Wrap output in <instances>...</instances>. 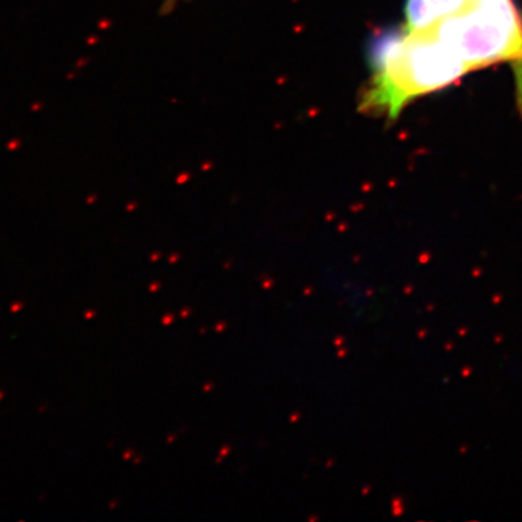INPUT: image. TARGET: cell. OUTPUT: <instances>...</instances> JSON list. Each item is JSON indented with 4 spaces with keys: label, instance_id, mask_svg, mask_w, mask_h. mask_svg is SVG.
Returning a JSON list of instances; mask_svg holds the SVG:
<instances>
[{
    "label": "cell",
    "instance_id": "1",
    "mask_svg": "<svg viewBox=\"0 0 522 522\" xmlns=\"http://www.w3.org/2000/svg\"><path fill=\"white\" fill-rule=\"evenodd\" d=\"M373 75L360 99V110L395 120L408 102L457 82L469 65L435 35L434 28H407L377 35L370 49Z\"/></svg>",
    "mask_w": 522,
    "mask_h": 522
},
{
    "label": "cell",
    "instance_id": "2",
    "mask_svg": "<svg viewBox=\"0 0 522 522\" xmlns=\"http://www.w3.org/2000/svg\"><path fill=\"white\" fill-rule=\"evenodd\" d=\"M434 31L470 70L497 61L522 60V18L512 0L474 2L459 13L440 19Z\"/></svg>",
    "mask_w": 522,
    "mask_h": 522
},
{
    "label": "cell",
    "instance_id": "3",
    "mask_svg": "<svg viewBox=\"0 0 522 522\" xmlns=\"http://www.w3.org/2000/svg\"><path fill=\"white\" fill-rule=\"evenodd\" d=\"M422 4L438 22L445 16L459 13L470 8L474 4V0H422Z\"/></svg>",
    "mask_w": 522,
    "mask_h": 522
},
{
    "label": "cell",
    "instance_id": "4",
    "mask_svg": "<svg viewBox=\"0 0 522 522\" xmlns=\"http://www.w3.org/2000/svg\"><path fill=\"white\" fill-rule=\"evenodd\" d=\"M176 2H179V0H167V5H169V6H174Z\"/></svg>",
    "mask_w": 522,
    "mask_h": 522
}]
</instances>
